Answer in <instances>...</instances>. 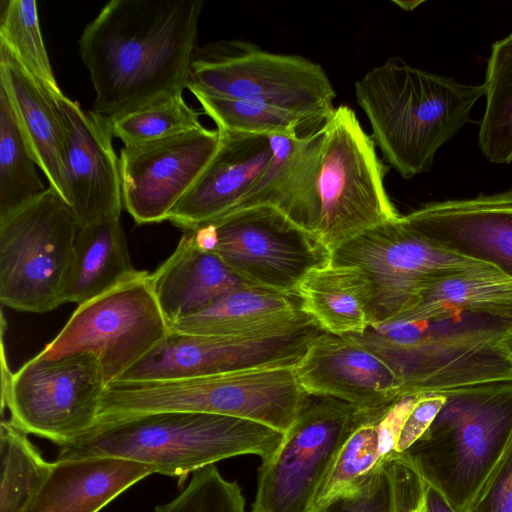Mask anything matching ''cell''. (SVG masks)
<instances>
[{
    "mask_svg": "<svg viewBox=\"0 0 512 512\" xmlns=\"http://www.w3.org/2000/svg\"><path fill=\"white\" fill-rule=\"evenodd\" d=\"M203 0H111L84 28L80 57L95 91L93 111L110 122L183 93Z\"/></svg>",
    "mask_w": 512,
    "mask_h": 512,
    "instance_id": "1",
    "label": "cell"
},
{
    "mask_svg": "<svg viewBox=\"0 0 512 512\" xmlns=\"http://www.w3.org/2000/svg\"><path fill=\"white\" fill-rule=\"evenodd\" d=\"M355 97L383 158L405 179L428 171L465 124L484 86L388 58L355 82Z\"/></svg>",
    "mask_w": 512,
    "mask_h": 512,
    "instance_id": "2",
    "label": "cell"
},
{
    "mask_svg": "<svg viewBox=\"0 0 512 512\" xmlns=\"http://www.w3.org/2000/svg\"><path fill=\"white\" fill-rule=\"evenodd\" d=\"M284 434L263 424L236 417L169 411L128 417L95 425L76 441L59 446L57 461L115 457L175 477L179 485L189 474L242 455L261 462L273 456Z\"/></svg>",
    "mask_w": 512,
    "mask_h": 512,
    "instance_id": "3",
    "label": "cell"
},
{
    "mask_svg": "<svg viewBox=\"0 0 512 512\" xmlns=\"http://www.w3.org/2000/svg\"><path fill=\"white\" fill-rule=\"evenodd\" d=\"M512 320L447 311L398 320L351 335L386 361L406 396L512 382V362L500 340Z\"/></svg>",
    "mask_w": 512,
    "mask_h": 512,
    "instance_id": "4",
    "label": "cell"
},
{
    "mask_svg": "<svg viewBox=\"0 0 512 512\" xmlns=\"http://www.w3.org/2000/svg\"><path fill=\"white\" fill-rule=\"evenodd\" d=\"M294 367L110 385L95 425L150 413L183 411L247 419L285 434L309 397L299 384Z\"/></svg>",
    "mask_w": 512,
    "mask_h": 512,
    "instance_id": "5",
    "label": "cell"
},
{
    "mask_svg": "<svg viewBox=\"0 0 512 512\" xmlns=\"http://www.w3.org/2000/svg\"><path fill=\"white\" fill-rule=\"evenodd\" d=\"M406 452L423 479L461 512L512 436V382L462 389Z\"/></svg>",
    "mask_w": 512,
    "mask_h": 512,
    "instance_id": "6",
    "label": "cell"
},
{
    "mask_svg": "<svg viewBox=\"0 0 512 512\" xmlns=\"http://www.w3.org/2000/svg\"><path fill=\"white\" fill-rule=\"evenodd\" d=\"M314 236L332 253L359 234L400 217L384 186L389 168L354 110L335 107L322 125Z\"/></svg>",
    "mask_w": 512,
    "mask_h": 512,
    "instance_id": "7",
    "label": "cell"
},
{
    "mask_svg": "<svg viewBox=\"0 0 512 512\" xmlns=\"http://www.w3.org/2000/svg\"><path fill=\"white\" fill-rule=\"evenodd\" d=\"M331 264L358 269L371 326L402 319L435 281L487 264L431 241L404 215L359 234L331 253Z\"/></svg>",
    "mask_w": 512,
    "mask_h": 512,
    "instance_id": "8",
    "label": "cell"
},
{
    "mask_svg": "<svg viewBox=\"0 0 512 512\" xmlns=\"http://www.w3.org/2000/svg\"><path fill=\"white\" fill-rule=\"evenodd\" d=\"M189 87L217 97L280 108L319 124L335 108L336 93L321 65L298 55L268 52L237 39L197 48Z\"/></svg>",
    "mask_w": 512,
    "mask_h": 512,
    "instance_id": "9",
    "label": "cell"
},
{
    "mask_svg": "<svg viewBox=\"0 0 512 512\" xmlns=\"http://www.w3.org/2000/svg\"><path fill=\"white\" fill-rule=\"evenodd\" d=\"M79 222L48 186L0 217V301L22 312L44 313L64 303Z\"/></svg>",
    "mask_w": 512,
    "mask_h": 512,
    "instance_id": "10",
    "label": "cell"
},
{
    "mask_svg": "<svg viewBox=\"0 0 512 512\" xmlns=\"http://www.w3.org/2000/svg\"><path fill=\"white\" fill-rule=\"evenodd\" d=\"M169 333L150 273H140L78 305L59 334L37 354L42 359L90 353L107 387L147 355Z\"/></svg>",
    "mask_w": 512,
    "mask_h": 512,
    "instance_id": "11",
    "label": "cell"
},
{
    "mask_svg": "<svg viewBox=\"0 0 512 512\" xmlns=\"http://www.w3.org/2000/svg\"><path fill=\"white\" fill-rule=\"evenodd\" d=\"M372 417L340 399L311 395L275 453L257 469L251 512H308L354 429Z\"/></svg>",
    "mask_w": 512,
    "mask_h": 512,
    "instance_id": "12",
    "label": "cell"
},
{
    "mask_svg": "<svg viewBox=\"0 0 512 512\" xmlns=\"http://www.w3.org/2000/svg\"><path fill=\"white\" fill-rule=\"evenodd\" d=\"M107 384L90 353L42 359L37 355L13 374L1 399L10 421L27 434L57 446L72 443L96 424Z\"/></svg>",
    "mask_w": 512,
    "mask_h": 512,
    "instance_id": "13",
    "label": "cell"
},
{
    "mask_svg": "<svg viewBox=\"0 0 512 512\" xmlns=\"http://www.w3.org/2000/svg\"><path fill=\"white\" fill-rule=\"evenodd\" d=\"M206 223L216 236L212 252L240 278L266 290L295 296L309 271L331 261V252L314 235L270 205L238 209Z\"/></svg>",
    "mask_w": 512,
    "mask_h": 512,
    "instance_id": "14",
    "label": "cell"
},
{
    "mask_svg": "<svg viewBox=\"0 0 512 512\" xmlns=\"http://www.w3.org/2000/svg\"><path fill=\"white\" fill-rule=\"evenodd\" d=\"M323 332L315 321L295 331L256 337L190 335L169 330L157 346L111 385L294 367Z\"/></svg>",
    "mask_w": 512,
    "mask_h": 512,
    "instance_id": "15",
    "label": "cell"
},
{
    "mask_svg": "<svg viewBox=\"0 0 512 512\" xmlns=\"http://www.w3.org/2000/svg\"><path fill=\"white\" fill-rule=\"evenodd\" d=\"M220 144L218 129L201 127L120 152L123 207L137 224L169 214L202 174Z\"/></svg>",
    "mask_w": 512,
    "mask_h": 512,
    "instance_id": "16",
    "label": "cell"
},
{
    "mask_svg": "<svg viewBox=\"0 0 512 512\" xmlns=\"http://www.w3.org/2000/svg\"><path fill=\"white\" fill-rule=\"evenodd\" d=\"M294 372L308 394L340 399L367 415L383 416L406 397L391 366L351 335L323 332Z\"/></svg>",
    "mask_w": 512,
    "mask_h": 512,
    "instance_id": "17",
    "label": "cell"
},
{
    "mask_svg": "<svg viewBox=\"0 0 512 512\" xmlns=\"http://www.w3.org/2000/svg\"><path fill=\"white\" fill-rule=\"evenodd\" d=\"M66 127L67 204L80 227L121 217L120 159L113 146L111 122L63 95L57 100Z\"/></svg>",
    "mask_w": 512,
    "mask_h": 512,
    "instance_id": "18",
    "label": "cell"
},
{
    "mask_svg": "<svg viewBox=\"0 0 512 512\" xmlns=\"http://www.w3.org/2000/svg\"><path fill=\"white\" fill-rule=\"evenodd\" d=\"M404 217L437 245L512 279V188L428 202Z\"/></svg>",
    "mask_w": 512,
    "mask_h": 512,
    "instance_id": "19",
    "label": "cell"
},
{
    "mask_svg": "<svg viewBox=\"0 0 512 512\" xmlns=\"http://www.w3.org/2000/svg\"><path fill=\"white\" fill-rule=\"evenodd\" d=\"M218 130L216 153L167 219L185 231L234 210L260 180L272 158L268 135Z\"/></svg>",
    "mask_w": 512,
    "mask_h": 512,
    "instance_id": "20",
    "label": "cell"
},
{
    "mask_svg": "<svg viewBox=\"0 0 512 512\" xmlns=\"http://www.w3.org/2000/svg\"><path fill=\"white\" fill-rule=\"evenodd\" d=\"M268 137L272 148L270 163L257 184L232 211L270 205L314 235L318 220L322 126L304 136L271 134Z\"/></svg>",
    "mask_w": 512,
    "mask_h": 512,
    "instance_id": "21",
    "label": "cell"
},
{
    "mask_svg": "<svg viewBox=\"0 0 512 512\" xmlns=\"http://www.w3.org/2000/svg\"><path fill=\"white\" fill-rule=\"evenodd\" d=\"M0 87L7 94L37 166L44 173L49 186L66 201L67 133L57 100L2 45Z\"/></svg>",
    "mask_w": 512,
    "mask_h": 512,
    "instance_id": "22",
    "label": "cell"
},
{
    "mask_svg": "<svg viewBox=\"0 0 512 512\" xmlns=\"http://www.w3.org/2000/svg\"><path fill=\"white\" fill-rule=\"evenodd\" d=\"M151 284L168 322L198 313L224 295L251 285L213 252L202 248L186 230L174 252L150 274Z\"/></svg>",
    "mask_w": 512,
    "mask_h": 512,
    "instance_id": "23",
    "label": "cell"
},
{
    "mask_svg": "<svg viewBox=\"0 0 512 512\" xmlns=\"http://www.w3.org/2000/svg\"><path fill=\"white\" fill-rule=\"evenodd\" d=\"M313 321L301 310L297 297L247 285L170 324L169 330L190 335L256 337L295 331Z\"/></svg>",
    "mask_w": 512,
    "mask_h": 512,
    "instance_id": "24",
    "label": "cell"
},
{
    "mask_svg": "<svg viewBox=\"0 0 512 512\" xmlns=\"http://www.w3.org/2000/svg\"><path fill=\"white\" fill-rule=\"evenodd\" d=\"M152 474L154 468L122 458L56 460L25 512H99Z\"/></svg>",
    "mask_w": 512,
    "mask_h": 512,
    "instance_id": "25",
    "label": "cell"
},
{
    "mask_svg": "<svg viewBox=\"0 0 512 512\" xmlns=\"http://www.w3.org/2000/svg\"><path fill=\"white\" fill-rule=\"evenodd\" d=\"M120 217L103 218L79 228L63 301L81 305L136 277Z\"/></svg>",
    "mask_w": 512,
    "mask_h": 512,
    "instance_id": "26",
    "label": "cell"
},
{
    "mask_svg": "<svg viewBox=\"0 0 512 512\" xmlns=\"http://www.w3.org/2000/svg\"><path fill=\"white\" fill-rule=\"evenodd\" d=\"M295 296L301 310L326 333L359 335L370 327L365 281L354 267L329 263L312 269L298 283Z\"/></svg>",
    "mask_w": 512,
    "mask_h": 512,
    "instance_id": "27",
    "label": "cell"
},
{
    "mask_svg": "<svg viewBox=\"0 0 512 512\" xmlns=\"http://www.w3.org/2000/svg\"><path fill=\"white\" fill-rule=\"evenodd\" d=\"M447 311L512 320V279L490 265L439 279L400 320L426 319Z\"/></svg>",
    "mask_w": 512,
    "mask_h": 512,
    "instance_id": "28",
    "label": "cell"
},
{
    "mask_svg": "<svg viewBox=\"0 0 512 512\" xmlns=\"http://www.w3.org/2000/svg\"><path fill=\"white\" fill-rule=\"evenodd\" d=\"M484 86L478 146L493 164L512 163V31L492 43Z\"/></svg>",
    "mask_w": 512,
    "mask_h": 512,
    "instance_id": "29",
    "label": "cell"
},
{
    "mask_svg": "<svg viewBox=\"0 0 512 512\" xmlns=\"http://www.w3.org/2000/svg\"><path fill=\"white\" fill-rule=\"evenodd\" d=\"M28 434L10 420L0 424V512H25L48 476L47 462Z\"/></svg>",
    "mask_w": 512,
    "mask_h": 512,
    "instance_id": "30",
    "label": "cell"
},
{
    "mask_svg": "<svg viewBox=\"0 0 512 512\" xmlns=\"http://www.w3.org/2000/svg\"><path fill=\"white\" fill-rule=\"evenodd\" d=\"M382 417L368 418L354 429L308 512H319L339 499L360 493L385 466L389 458L381 457L377 435V423Z\"/></svg>",
    "mask_w": 512,
    "mask_h": 512,
    "instance_id": "31",
    "label": "cell"
},
{
    "mask_svg": "<svg viewBox=\"0 0 512 512\" xmlns=\"http://www.w3.org/2000/svg\"><path fill=\"white\" fill-rule=\"evenodd\" d=\"M36 166L7 94L0 87V217L45 192Z\"/></svg>",
    "mask_w": 512,
    "mask_h": 512,
    "instance_id": "32",
    "label": "cell"
},
{
    "mask_svg": "<svg viewBox=\"0 0 512 512\" xmlns=\"http://www.w3.org/2000/svg\"><path fill=\"white\" fill-rule=\"evenodd\" d=\"M204 113L217 125V129L234 132L271 135L304 136L322 124L280 108L240 99L217 97L189 87Z\"/></svg>",
    "mask_w": 512,
    "mask_h": 512,
    "instance_id": "33",
    "label": "cell"
},
{
    "mask_svg": "<svg viewBox=\"0 0 512 512\" xmlns=\"http://www.w3.org/2000/svg\"><path fill=\"white\" fill-rule=\"evenodd\" d=\"M0 45L56 100L64 94L54 75L43 41L35 0L3 1Z\"/></svg>",
    "mask_w": 512,
    "mask_h": 512,
    "instance_id": "34",
    "label": "cell"
},
{
    "mask_svg": "<svg viewBox=\"0 0 512 512\" xmlns=\"http://www.w3.org/2000/svg\"><path fill=\"white\" fill-rule=\"evenodd\" d=\"M424 494L425 482L413 462L406 454L395 453L360 493L319 512H398Z\"/></svg>",
    "mask_w": 512,
    "mask_h": 512,
    "instance_id": "35",
    "label": "cell"
},
{
    "mask_svg": "<svg viewBox=\"0 0 512 512\" xmlns=\"http://www.w3.org/2000/svg\"><path fill=\"white\" fill-rule=\"evenodd\" d=\"M197 110L183 93L160 99L111 122L114 137L124 146L169 138L203 127Z\"/></svg>",
    "mask_w": 512,
    "mask_h": 512,
    "instance_id": "36",
    "label": "cell"
},
{
    "mask_svg": "<svg viewBox=\"0 0 512 512\" xmlns=\"http://www.w3.org/2000/svg\"><path fill=\"white\" fill-rule=\"evenodd\" d=\"M154 512H245V498L236 481L211 465L194 472L180 494Z\"/></svg>",
    "mask_w": 512,
    "mask_h": 512,
    "instance_id": "37",
    "label": "cell"
},
{
    "mask_svg": "<svg viewBox=\"0 0 512 512\" xmlns=\"http://www.w3.org/2000/svg\"><path fill=\"white\" fill-rule=\"evenodd\" d=\"M461 512H512V436L501 458Z\"/></svg>",
    "mask_w": 512,
    "mask_h": 512,
    "instance_id": "38",
    "label": "cell"
},
{
    "mask_svg": "<svg viewBox=\"0 0 512 512\" xmlns=\"http://www.w3.org/2000/svg\"><path fill=\"white\" fill-rule=\"evenodd\" d=\"M444 394H422L406 418L395 452H406L428 430L446 402Z\"/></svg>",
    "mask_w": 512,
    "mask_h": 512,
    "instance_id": "39",
    "label": "cell"
},
{
    "mask_svg": "<svg viewBox=\"0 0 512 512\" xmlns=\"http://www.w3.org/2000/svg\"><path fill=\"white\" fill-rule=\"evenodd\" d=\"M420 395H409L394 404L377 423L378 449L383 459L394 455L406 418Z\"/></svg>",
    "mask_w": 512,
    "mask_h": 512,
    "instance_id": "40",
    "label": "cell"
},
{
    "mask_svg": "<svg viewBox=\"0 0 512 512\" xmlns=\"http://www.w3.org/2000/svg\"><path fill=\"white\" fill-rule=\"evenodd\" d=\"M425 512H456L443 494L426 482Z\"/></svg>",
    "mask_w": 512,
    "mask_h": 512,
    "instance_id": "41",
    "label": "cell"
},
{
    "mask_svg": "<svg viewBox=\"0 0 512 512\" xmlns=\"http://www.w3.org/2000/svg\"><path fill=\"white\" fill-rule=\"evenodd\" d=\"M500 347L512 362V327L504 334L500 340Z\"/></svg>",
    "mask_w": 512,
    "mask_h": 512,
    "instance_id": "42",
    "label": "cell"
}]
</instances>
